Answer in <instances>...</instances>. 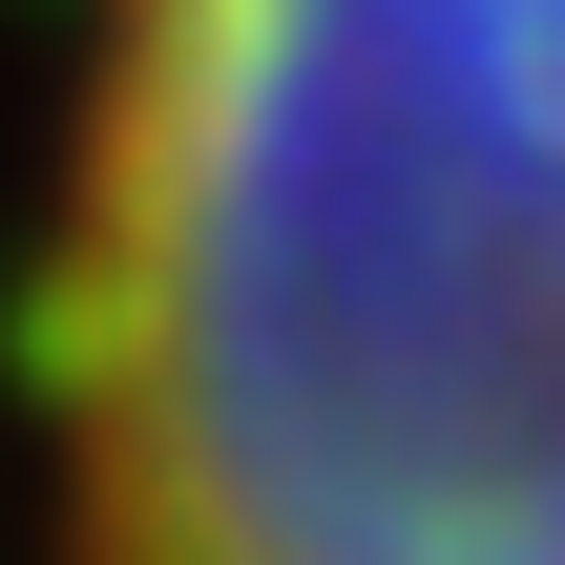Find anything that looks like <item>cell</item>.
Segmentation results:
<instances>
[{"instance_id": "6da1fadb", "label": "cell", "mask_w": 565, "mask_h": 565, "mask_svg": "<svg viewBox=\"0 0 565 565\" xmlns=\"http://www.w3.org/2000/svg\"><path fill=\"white\" fill-rule=\"evenodd\" d=\"M42 565H565V0H84Z\"/></svg>"}]
</instances>
